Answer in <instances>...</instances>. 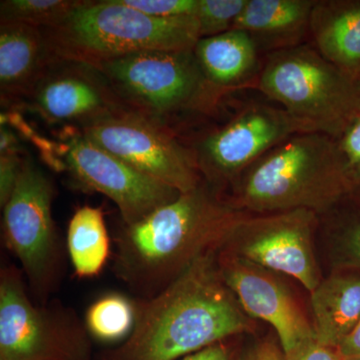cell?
<instances>
[{"label":"cell","mask_w":360,"mask_h":360,"mask_svg":"<svg viewBox=\"0 0 360 360\" xmlns=\"http://www.w3.org/2000/svg\"><path fill=\"white\" fill-rule=\"evenodd\" d=\"M226 341L214 343L179 360H236L233 352Z\"/></svg>","instance_id":"obj_30"},{"label":"cell","mask_w":360,"mask_h":360,"mask_svg":"<svg viewBox=\"0 0 360 360\" xmlns=\"http://www.w3.org/2000/svg\"><path fill=\"white\" fill-rule=\"evenodd\" d=\"M314 131L319 129L281 106L250 103L206 134L193 150L201 176L219 191L233 184L246 168L281 142Z\"/></svg>","instance_id":"obj_10"},{"label":"cell","mask_w":360,"mask_h":360,"mask_svg":"<svg viewBox=\"0 0 360 360\" xmlns=\"http://www.w3.org/2000/svg\"><path fill=\"white\" fill-rule=\"evenodd\" d=\"M246 212L205 179L132 224L115 239L113 271L134 297L165 290L203 255L219 251Z\"/></svg>","instance_id":"obj_1"},{"label":"cell","mask_w":360,"mask_h":360,"mask_svg":"<svg viewBox=\"0 0 360 360\" xmlns=\"http://www.w3.org/2000/svg\"><path fill=\"white\" fill-rule=\"evenodd\" d=\"M82 1L71 0H6L1 1V20L16 21L39 28L60 25Z\"/></svg>","instance_id":"obj_23"},{"label":"cell","mask_w":360,"mask_h":360,"mask_svg":"<svg viewBox=\"0 0 360 360\" xmlns=\"http://www.w3.org/2000/svg\"><path fill=\"white\" fill-rule=\"evenodd\" d=\"M319 222L307 210L246 213L220 250L290 276L311 293L322 281L314 248Z\"/></svg>","instance_id":"obj_11"},{"label":"cell","mask_w":360,"mask_h":360,"mask_svg":"<svg viewBox=\"0 0 360 360\" xmlns=\"http://www.w3.org/2000/svg\"><path fill=\"white\" fill-rule=\"evenodd\" d=\"M232 186L227 200L250 214L307 210L321 217L354 195L338 141L321 131L281 142L246 168Z\"/></svg>","instance_id":"obj_3"},{"label":"cell","mask_w":360,"mask_h":360,"mask_svg":"<svg viewBox=\"0 0 360 360\" xmlns=\"http://www.w3.org/2000/svg\"><path fill=\"white\" fill-rule=\"evenodd\" d=\"M315 0H248L232 30L248 33L259 53L307 44Z\"/></svg>","instance_id":"obj_15"},{"label":"cell","mask_w":360,"mask_h":360,"mask_svg":"<svg viewBox=\"0 0 360 360\" xmlns=\"http://www.w3.org/2000/svg\"><path fill=\"white\" fill-rule=\"evenodd\" d=\"M18 151V149H13V150L0 153V205L1 207H4L11 198L25 162L21 161Z\"/></svg>","instance_id":"obj_27"},{"label":"cell","mask_w":360,"mask_h":360,"mask_svg":"<svg viewBox=\"0 0 360 360\" xmlns=\"http://www.w3.org/2000/svg\"><path fill=\"white\" fill-rule=\"evenodd\" d=\"M217 260L225 283L246 314L274 328L283 354L315 340L311 321L276 272L224 250L219 251Z\"/></svg>","instance_id":"obj_13"},{"label":"cell","mask_w":360,"mask_h":360,"mask_svg":"<svg viewBox=\"0 0 360 360\" xmlns=\"http://www.w3.org/2000/svg\"><path fill=\"white\" fill-rule=\"evenodd\" d=\"M66 162L82 186L115 203L123 224L139 221L180 194L98 148L84 135L71 139Z\"/></svg>","instance_id":"obj_12"},{"label":"cell","mask_w":360,"mask_h":360,"mask_svg":"<svg viewBox=\"0 0 360 360\" xmlns=\"http://www.w3.org/2000/svg\"><path fill=\"white\" fill-rule=\"evenodd\" d=\"M120 4L135 11L160 18L194 16L198 0H120Z\"/></svg>","instance_id":"obj_26"},{"label":"cell","mask_w":360,"mask_h":360,"mask_svg":"<svg viewBox=\"0 0 360 360\" xmlns=\"http://www.w3.org/2000/svg\"><path fill=\"white\" fill-rule=\"evenodd\" d=\"M336 141L352 193L360 196V115Z\"/></svg>","instance_id":"obj_25"},{"label":"cell","mask_w":360,"mask_h":360,"mask_svg":"<svg viewBox=\"0 0 360 360\" xmlns=\"http://www.w3.org/2000/svg\"><path fill=\"white\" fill-rule=\"evenodd\" d=\"M193 52L206 82L220 96L251 89L262 68L257 45L243 30L203 37Z\"/></svg>","instance_id":"obj_16"},{"label":"cell","mask_w":360,"mask_h":360,"mask_svg":"<svg viewBox=\"0 0 360 360\" xmlns=\"http://www.w3.org/2000/svg\"><path fill=\"white\" fill-rule=\"evenodd\" d=\"M246 2L248 0H198L195 18L200 39L232 30Z\"/></svg>","instance_id":"obj_24"},{"label":"cell","mask_w":360,"mask_h":360,"mask_svg":"<svg viewBox=\"0 0 360 360\" xmlns=\"http://www.w3.org/2000/svg\"><path fill=\"white\" fill-rule=\"evenodd\" d=\"M338 349L343 357L360 354V321Z\"/></svg>","instance_id":"obj_31"},{"label":"cell","mask_w":360,"mask_h":360,"mask_svg":"<svg viewBox=\"0 0 360 360\" xmlns=\"http://www.w3.org/2000/svg\"><path fill=\"white\" fill-rule=\"evenodd\" d=\"M251 89L335 139L360 115V78L338 68L309 44L264 56Z\"/></svg>","instance_id":"obj_5"},{"label":"cell","mask_w":360,"mask_h":360,"mask_svg":"<svg viewBox=\"0 0 360 360\" xmlns=\"http://www.w3.org/2000/svg\"><path fill=\"white\" fill-rule=\"evenodd\" d=\"M309 39L323 58L360 78V0H315Z\"/></svg>","instance_id":"obj_18"},{"label":"cell","mask_w":360,"mask_h":360,"mask_svg":"<svg viewBox=\"0 0 360 360\" xmlns=\"http://www.w3.org/2000/svg\"><path fill=\"white\" fill-rule=\"evenodd\" d=\"M139 112L167 115L210 108L221 98L206 82L193 49L146 51L92 68Z\"/></svg>","instance_id":"obj_8"},{"label":"cell","mask_w":360,"mask_h":360,"mask_svg":"<svg viewBox=\"0 0 360 360\" xmlns=\"http://www.w3.org/2000/svg\"><path fill=\"white\" fill-rule=\"evenodd\" d=\"M284 360H343L340 350L324 347L315 340L305 341L288 354H283Z\"/></svg>","instance_id":"obj_28"},{"label":"cell","mask_w":360,"mask_h":360,"mask_svg":"<svg viewBox=\"0 0 360 360\" xmlns=\"http://www.w3.org/2000/svg\"><path fill=\"white\" fill-rule=\"evenodd\" d=\"M0 360H92L84 319L56 300H33L15 265L0 270Z\"/></svg>","instance_id":"obj_6"},{"label":"cell","mask_w":360,"mask_h":360,"mask_svg":"<svg viewBox=\"0 0 360 360\" xmlns=\"http://www.w3.org/2000/svg\"><path fill=\"white\" fill-rule=\"evenodd\" d=\"M66 250L78 278H94L111 255V243L103 210L84 205L73 213L68 227Z\"/></svg>","instance_id":"obj_20"},{"label":"cell","mask_w":360,"mask_h":360,"mask_svg":"<svg viewBox=\"0 0 360 360\" xmlns=\"http://www.w3.org/2000/svg\"><path fill=\"white\" fill-rule=\"evenodd\" d=\"M236 360H284L281 345L271 340L258 341Z\"/></svg>","instance_id":"obj_29"},{"label":"cell","mask_w":360,"mask_h":360,"mask_svg":"<svg viewBox=\"0 0 360 360\" xmlns=\"http://www.w3.org/2000/svg\"><path fill=\"white\" fill-rule=\"evenodd\" d=\"M53 187L32 161L25 160L18 184L4 206L2 236L20 262L35 302L52 300L65 274V250L52 217Z\"/></svg>","instance_id":"obj_7"},{"label":"cell","mask_w":360,"mask_h":360,"mask_svg":"<svg viewBox=\"0 0 360 360\" xmlns=\"http://www.w3.org/2000/svg\"><path fill=\"white\" fill-rule=\"evenodd\" d=\"M314 338L338 348L360 321V270L335 269L310 293Z\"/></svg>","instance_id":"obj_17"},{"label":"cell","mask_w":360,"mask_h":360,"mask_svg":"<svg viewBox=\"0 0 360 360\" xmlns=\"http://www.w3.org/2000/svg\"><path fill=\"white\" fill-rule=\"evenodd\" d=\"M44 35L49 60L89 68L136 52L191 51L200 39L195 15L153 18L120 0L82 1Z\"/></svg>","instance_id":"obj_4"},{"label":"cell","mask_w":360,"mask_h":360,"mask_svg":"<svg viewBox=\"0 0 360 360\" xmlns=\"http://www.w3.org/2000/svg\"><path fill=\"white\" fill-rule=\"evenodd\" d=\"M84 136L180 193H188L202 181L193 149L146 116L123 108L84 124Z\"/></svg>","instance_id":"obj_9"},{"label":"cell","mask_w":360,"mask_h":360,"mask_svg":"<svg viewBox=\"0 0 360 360\" xmlns=\"http://www.w3.org/2000/svg\"><path fill=\"white\" fill-rule=\"evenodd\" d=\"M335 269L360 270V196L352 195L324 217Z\"/></svg>","instance_id":"obj_22"},{"label":"cell","mask_w":360,"mask_h":360,"mask_svg":"<svg viewBox=\"0 0 360 360\" xmlns=\"http://www.w3.org/2000/svg\"><path fill=\"white\" fill-rule=\"evenodd\" d=\"M49 60L41 28L1 20L0 86L2 97L30 94Z\"/></svg>","instance_id":"obj_19"},{"label":"cell","mask_w":360,"mask_h":360,"mask_svg":"<svg viewBox=\"0 0 360 360\" xmlns=\"http://www.w3.org/2000/svg\"><path fill=\"white\" fill-rule=\"evenodd\" d=\"M343 360H360V354L352 355V356L343 357Z\"/></svg>","instance_id":"obj_32"},{"label":"cell","mask_w":360,"mask_h":360,"mask_svg":"<svg viewBox=\"0 0 360 360\" xmlns=\"http://www.w3.org/2000/svg\"><path fill=\"white\" fill-rule=\"evenodd\" d=\"M219 251L196 260L165 290L139 300L131 335L96 360H179L232 336L252 333L220 272Z\"/></svg>","instance_id":"obj_2"},{"label":"cell","mask_w":360,"mask_h":360,"mask_svg":"<svg viewBox=\"0 0 360 360\" xmlns=\"http://www.w3.org/2000/svg\"><path fill=\"white\" fill-rule=\"evenodd\" d=\"M137 307V298L120 292H108L97 298L84 317L91 340L105 345H122L134 331Z\"/></svg>","instance_id":"obj_21"},{"label":"cell","mask_w":360,"mask_h":360,"mask_svg":"<svg viewBox=\"0 0 360 360\" xmlns=\"http://www.w3.org/2000/svg\"><path fill=\"white\" fill-rule=\"evenodd\" d=\"M30 94L35 110L52 122L84 124L120 108L103 85L77 71L44 75Z\"/></svg>","instance_id":"obj_14"}]
</instances>
